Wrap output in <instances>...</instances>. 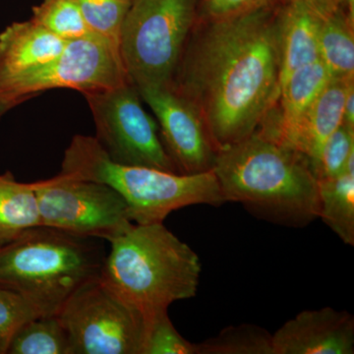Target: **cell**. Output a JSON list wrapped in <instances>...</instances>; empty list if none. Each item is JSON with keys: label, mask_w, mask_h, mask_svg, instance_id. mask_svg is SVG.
<instances>
[{"label": "cell", "mask_w": 354, "mask_h": 354, "mask_svg": "<svg viewBox=\"0 0 354 354\" xmlns=\"http://www.w3.org/2000/svg\"><path fill=\"white\" fill-rule=\"evenodd\" d=\"M281 7L197 20L171 87L197 109L216 150L252 134L278 104Z\"/></svg>", "instance_id": "6da1fadb"}, {"label": "cell", "mask_w": 354, "mask_h": 354, "mask_svg": "<svg viewBox=\"0 0 354 354\" xmlns=\"http://www.w3.org/2000/svg\"><path fill=\"white\" fill-rule=\"evenodd\" d=\"M213 171L225 202L281 225L304 227L319 218L318 180L304 155L259 128L221 149Z\"/></svg>", "instance_id": "7a4b0ae2"}, {"label": "cell", "mask_w": 354, "mask_h": 354, "mask_svg": "<svg viewBox=\"0 0 354 354\" xmlns=\"http://www.w3.org/2000/svg\"><path fill=\"white\" fill-rule=\"evenodd\" d=\"M109 244L100 278L146 322L174 302L196 295L199 256L164 223H134Z\"/></svg>", "instance_id": "3957f363"}, {"label": "cell", "mask_w": 354, "mask_h": 354, "mask_svg": "<svg viewBox=\"0 0 354 354\" xmlns=\"http://www.w3.org/2000/svg\"><path fill=\"white\" fill-rule=\"evenodd\" d=\"M101 239L39 225L0 247V288L15 291L41 316H55L79 288L101 276Z\"/></svg>", "instance_id": "277c9868"}, {"label": "cell", "mask_w": 354, "mask_h": 354, "mask_svg": "<svg viewBox=\"0 0 354 354\" xmlns=\"http://www.w3.org/2000/svg\"><path fill=\"white\" fill-rule=\"evenodd\" d=\"M60 174L111 186L127 202L136 225L164 223L169 214L192 205L225 202L213 169L183 174L113 162L95 137L76 135L65 150Z\"/></svg>", "instance_id": "5b68a950"}, {"label": "cell", "mask_w": 354, "mask_h": 354, "mask_svg": "<svg viewBox=\"0 0 354 354\" xmlns=\"http://www.w3.org/2000/svg\"><path fill=\"white\" fill-rule=\"evenodd\" d=\"M198 16V0H132L120 50L135 87L172 85Z\"/></svg>", "instance_id": "8992f818"}, {"label": "cell", "mask_w": 354, "mask_h": 354, "mask_svg": "<svg viewBox=\"0 0 354 354\" xmlns=\"http://www.w3.org/2000/svg\"><path fill=\"white\" fill-rule=\"evenodd\" d=\"M70 354H142L146 321L101 278L79 288L57 314Z\"/></svg>", "instance_id": "52a82bcc"}, {"label": "cell", "mask_w": 354, "mask_h": 354, "mask_svg": "<svg viewBox=\"0 0 354 354\" xmlns=\"http://www.w3.org/2000/svg\"><path fill=\"white\" fill-rule=\"evenodd\" d=\"M32 184L44 227L111 242L134 225L127 202L106 184L60 174Z\"/></svg>", "instance_id": "ba28073f"}, {"label": "cell", "mask_w": 354, "mask_h": 354, "mask_svg": "<svg viewBox=\"0 0 354 354\" xmlns=\"http://www.w3.org/2000/svg\"><path fill=\"white\" fill-rule=\"evenodd\" d=\"M83 95L94 118L95 138L113 162L179 174L160 139L158 123L144 109L131 82Z\"/></svg>", "instance_id": "9c48e42d"}, {"label": "cell", "mask_w": 354, "mask_h": 354, "mask_svg": "<svg viewBox=\"0 0 354 354\" xmlns=\"http://www.w3.org/2000/svg\"><path fill=\"white\" fill-rule=\"evenodd\" d=\"M130 82L118 46L97 35L70 39L62 53L44 66L0 87V97L24 102L53 88H72L82 94Z\"/></svg>", "instance_id": "30bf717a"}, {"label": "cell", "mask_w": 354, "mask_h": 354, "mask_svg": "<svg viewBox=\"0 0 354 354\" xmlns=\"http://www.w3.org/2000/svg\"><path fill=\"white\" fill-rule=\"evenodd\" d=\"M136 88L157 118L162 144L177 171L193 174L212 171L218 150L197 109L171 86Z\"/></svg>", "instance_id": "8fae6325"}, {"label": "cell", "mask_w": 354, "mask_h": 354, "mask_svg": "<svg viewBox=\"0 0 354 354\" xmlns=\"http://www.w3.org/2000/svg\"><path fill=\"white\" fill-rule=\"evenodd\" d=\"M272 354H353L354 318L330 307L305 310L272 335Z\"/></svg>", "instance_id": "7c38bea8"}, {"label": "cell", "mask_w": 354, "mask_h": 354, "mask_svg": "<svg viewBox=\"0 0 354 354\" xmlns=\"http://www.w3.org/2000/svg\"><path fill=\"white\" fill-rule=\"evenodd\" d=\"M66 43L32 19L9 25L0 32V87L48 64Z\"/></svg>", "instance_id": "4fadbf2b"}, {"label": "cell", "mask_w": 354, "mask_h": 354, "mask_svg": "<svg viewBox=\"0 0 354 354\" xmlns=\"http://www.w3.org/2000/svg\"><path fill=\"white\" fill-rule=\"evenodd\" d=\"M329 9L304 0L286 1L281 7V87L293 72L320 59L319 34Z\"/></svg>", "instance_id": "5bb4252c"}, {"label": "cell", "mask_w": 354, "mask_h": 354, "mask_svg": "<svg viewBox=\"0 0 354 354\" xmlns=\"http://www.w3.org/2000/svg\"><path fill=\"white\" fill-rule=\"evenodd\" d=\"M353 79L332 78L312 104L286 146L297 151L314 164L324 144L344 122V106Z\"/></svg>", "instance_id": "9a60e30c"}, {"label": "cell", "mask_w": 354, "mask_h": 354, "mask_svg": "<svg viewBox=\"0 0 354 354\" xmlns=\"http://www.w3.org/2000/svg\"><path fill=\"white\" fill-rule=\"evenodd\" d=\"M353 22L344 6L324 13L319 34V58L332 78L353 79Z\"/></svg>", "instance_id": "2e32d148"}, {"label": "cell", "mask_w": 354, "mask_h": 354, "mask_svg": "<svg viewBox=\"0 0 354 354\" xmlns=\"http://www.w3.org/2000/svg\"><path fill=\"white\" fill-rule=\"evenodd\" d=\"M41 225L38 200L32 183L0 174V247L29 228Z\"/></svg>", "instance_id": "e0dca14e"}, {"label": "cell", "mask_w": 354, "mask_h": 354, "mask_svg": "<svg viewBox=\"0 0 354 354\" xmlns=\"http://www.w3.org/2000/svg\"><path fill=\"white\" fill-rule=\"evenodd\" d=\"M320 213L328 225L348 245H354V162L339 176L318 180Z\"/></svg>", "instance_id": "ac0fdd59"}, {"label": "cell", "mask_w": 354, "mask_h": 354, "mask_svg": "<svg viewBox=\"0 0 354 354\" xmlns=\"http://www.w3.org/2000/svg\"><path fill=\"white\" fill-rule=\"evenodd\" d=\"M8 354H70L68 335L57 315L36 317L17 330Z\"/></svg>", "instance_id": "d6986e66"}, {"label": "cell", "mask_w": 354, "mask_h": 354, "mask_svg": "<svg viewBox=\"0 0 354 354\" xmlns=\"http://www.w3.org/2000/svg\"><path fill=\"white\" fill-rule=\"evenodd\" d=\"M197 344V354H272V334L252 324L232 326Z\"/></svg>", "instance_id": "ffe728a7"}, {"label": "cell", "mask_w": 354, "mask_h": 354, "mask_svg": "<svg viewBox=\"0 0 354 354\" xmlns=\"http://www.w3.org/2000/svg\"><path fill=\"white\" fill-rule=\"evenodd\" d=\"M31 19L64 41L91 32L74 0H43L32 8Z\"/></svg>", "instance_id": "44dd1931"}, {"label": "cell", "mask_w": 354, "mask_h": 354, "mask_svg": "<svg viewBox=\"0 0 354 354\" xmlns=\"http://www.w3.org/2000/svg\"><path fill=\"white\" fill-rule=\"evenodd\" d=\"M93 34L120 48L121 30L132 0H74Z\"/></svg>", "instance_id": "7402d4cb"}, {"label": "cell", "mask_w": 354, "mask_h": 354, "mask_svg": "<svg viewBox=\"0 0 354 354\" xmlns=\"http://www.w3.org/2000/svg\"><path fill=\"white\" fill-rule=\"evenodd\" d=\"M351 162H354V127L342 123L324 144L312 169L317 180L333 178L346 171Z\"/></svg>", "instance_id": "603a6c76"}, {"label": "cell", "mask_w": 354, "mask_h": 354, "mask_svg": "<svg viewBox=\"0 0 354 354\" xmlns=\"http://www.w3.org/2000/svg\"><path fill=\"white\" fill-rule=\"evenodd\" d=\"M142 354H197V344L177 332L169 311L160 312L146 322Z\"/></svg>", "instance_id": "cb8c5ba5"}, {"label": "cell", "mask_w": 354, "mask_h": 354, "mask_svg": "<svg viewBox=\"0 0 354 354\" xmlns=\"http://www.w3.org/2000/svg\"><path fill=\"white\" fill-rule=\"evenodd\" d=\"M39 316L38 310L19 293L0 288V354H8L17 330Z\"/></svg>", "instance_id": "d4e9b609"}, {"label": "cell", "mask_w": 354, "mask_h": 354, "mask_svg": "<svg viewBox=\"0 0 354 354\" xmlns=\"http://www.w3.org/2000/svg\"><path fill=\"white\" fill-rule=\"evenodd\" d=\"M281 0H202L200 18L202 21L227 19L251 12L263 7L276 6Z\"/></svg>", "instance_id": "484cf974"}, {"label": "cell", "mask_w": 354, "mask_h": 354, "mask_svg": "<svg viewBox=\"0 0 354 354\" xmlns=\"http://www.w3.org/2000/svg\"><path fill=\"white\" fill-rule=\"evenodd\" d=\"M354 127V82L349 84L344 106V122Z\"/></svg>", "instance_id": "4316f807"}, {"label": "cell", "mask_w": 354, "mask_h": 354, "mask_svg": "<svg viewBox=\"0 0 354 354\" xmlns=\"http://www.w3.org/2000/svg\"><path fill=\"white\" fill-rule=\"evenodd\" d=\"M22 102L15 101V100L7 99V97H0V118L4 115L7 111H10L15 106H19Z\"/></svg>", "instance_id": "83f0119b"}, {"label": "cell", "mask_w": 354, "mask_h": 354, "mask_svg": "<svg viewBox=\"0 0 354 354\" xmlns=\"http://www.w3.org/2000/svg\"><path fill=\"white\" fill-rule=\"evenodd\" d=\"M286 1H290V0H286ZM304 1H308L310 3H313L315 4V6L322 7H346V6H344V0H304Z\"/></svg>", "instance_id": "f1b7e54d"}]
</instances>
